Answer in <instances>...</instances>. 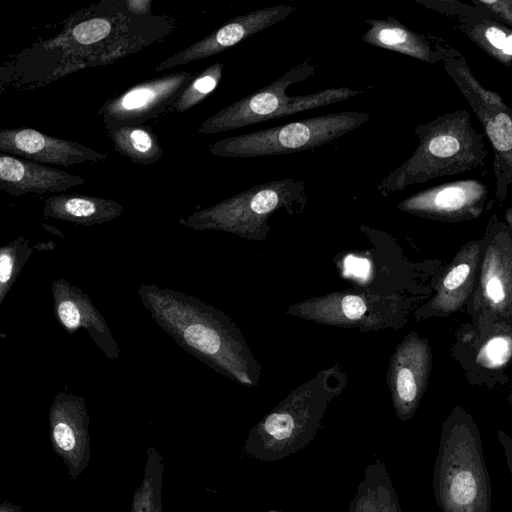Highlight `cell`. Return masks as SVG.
<instances>
[{"instance_id": "6da1fadb", "label": "cell", "mask_w": 512, "mask_h": 512, "mask_svg": "<svg viewBox=\"0 0 512 512\" xmlns=\"http://www.w3.org/2000/svg\"><path fill=\"white\" fill-rule=\"evenodd\" d=\"M138 295L157 325L190 355L242 385L258 383L260 366L241 332L222 311L156 284H141Z\"/></svg>"}, {"instance_id": "7a4b0ae2", "label": "cell", "mask_w": 512, "mask_h": 512, "mask_svg": "<svg viewBox=\"0 0 512 512\" xmlns=\"http://www.w3.org/2000/svg\"><path fill=\"white\" fill-rule=\"evenodd\" d=\"M441 512H491V484L472 417L455 408L443 424L433 470Z\"/></svg>"}, {"instance_id": "3957f363", "label": "cell", "mask_w": 512, "mask_h": 512, "mask_svg": "<svg viewBox=\"0 0 512 512\" xmlns=\"http://www.w3.org/2000/svg\"><path fill=\"white\" fill-rule=\"evenodd\" d=\"M344 383V375L333 368L293 390L251 429L245 454L273 462L304 448L313 440L328 403Z\"/></svg>"}, {"instance_id": "277c9868", "label": "cell", "mask_w": 512, "mask_h": 512, "mask_svg": "<svg viewBox=\"0 0 512 512\" xmlns=\"http://www.w3.org/2000/svg\"><path fill=\"white\" fill-rule=\"evenodd\" d=\"M317 65L311 59L293 66L267 86L246 95L208 117L198 128L201 134H215L270 121L307 110L328 106L363 93L349 87L327 88L312 94L290 96L286 90L312 76Z\"/></svg>"}, {"instance_id": "5b68a950", "label": "cell", "mask_w": 512, "mask_h": 512, "mask_svg": "<svg viewBox=\"0 0 512 512\" xmlns=\"http://www.w3.org/2000/svg\"><path fill=\"white\" fill-rule=\"evenodd\" d=\"M306 202L304 182L285 178L257 184L179 222L194 230H219L262 240L269 231L268 220L276 211H300Z\"/></svg>"}, {"instance_id": "8992f818", "label": "cell", "mask_w": 512, "mask_h": 512, "mask_svg": "<svg viewBox=\"0 0 512 512\" xmlns=\"http://www.w3.org/2000/svg\"><path fill=\"white\" fill-rule=\"evenodd\" d=\"M370 114L343 111L320 115L246 134L226 137L209 146L212 155L254 158L302 152L328 144L367 122Z\"/></svg>"}, {"instance_id": "52a82bcc", "label": "cell", "mask_w": 512, "mask_h": 512, "mask_svg": "<svg viewBox=\"0 0 512 512\" xmlns=\"http://www.w3.org/2000/svg\"><path fill=\"white\" fill-rule=\"evenodd\" d=\"M194 76L191 72L179 71L136 84L108 99L97 115L107 130L142 125L173 108Z\"/></svg>"}, {"instance_id": "ba28073f", "label": "cell", "mask_w": 512, "mask_h": 512, "mask_svg": "<svg viewBox=\"0 0 512 512\" xmlns=\"http://www.w3.org/2000/svg\"><path fill=\"white\" fill-rule=\"evenodd\" d=\"M295 10L296 8L292 5L280 4L234 17L205 38L166 58L154 70L161 72L219 54L283 21Z\"/></svg>"}, {"instance_id": "9c48e42d", "label": "cell", "mask_w": 512, "mask_h": 512, "mask_svg": "<svg viewBox=\"0 0 512 512\" xmlns=\"http://www.w3.org/2000/svg\"><path fill=\"white\" fill-rule=\"evenodd\" d=\"M428 342L415 334L407 336L393 354L387 383L397 416L411 419L426 391L431 369Z\"/></svg>"}, {"instance_id": "30bf717a", "label": "cell", "mask_w": 512, "mask_h": 512, "mask_svg": "<svg viewBox=\"0 0 512 512\" xmlns=\"http://www.w3.org/2000/svg\"><path fill=\"white\" fill-rule=\"evenodd\" d=\"M0 152L41 164L68 167L81 163L106 160L101 153L75 141L53 137L32 128L0 130Z\"/></svg>"}, {"instance_id": "8fae6325", "label": "cell", "mask_w": 512, "mask_h": 512, "mask_svg": "<svg viewBox=\"0 0 512 512\" xmlns=\"http://www.w3.org/2000/svg\"><path fill=\"white\" fill-rule=\"evenodd\" d=\"M51 292L55 318L68 334L83 328L106 357L112 360L119 357V346L112 331L84 291L60 278L52 282Z\"/></svg>"}, {"instance_id": "7c38bea8", "label": "cell", "mask_w": 512, "mask_h": 512, "mask_svg": "<svg viewBox=\"0 0 512 512\" xmlns=\"http://www.w3.org/2000/svg\"><path fill=\"white\" fill-rule=\"evenodd\" d=\"M84 178L31 160L1 153L0 189L12 196L64 192Z\"/></svg>"}, {"instance_id": "4fadbf2b", "label": "cell", "mask_w": 512, "mask_h": 512, "mask_svg": "<svg viewBox=\"0 0 512 512\" xmlns=\"http://www.w3.org/2000/svg\"><path fill=\"white\" fill-rule=\"evenodd\" d=\"M123 205L115 200L91 195L55 194L44 202L45 217L83 226L103 224L119 217Z\"/></svg>"}, {"instance_id": "5bb4252c", "label": "cell", "mask_w": 512, "mask_h": 512, "mask_svg": "<svg viewBox=\"0 0 512 512\" xmlns=\"http://www.w3.org/2000/svg\"><path fill=\"white\" fill-rule=\"evenodd\" d=\"M479 248L471 245L463 248L442 278L432 309L440 313H450L459 309L466 301L473 287L478 263Z\"/></svg>"}, {"instance_id": "9a60e30c", "label": "cell", "mask_w": 512, "mask_h": 512, "mask_svg": "<svg viewBox=\"0 0 512 512\" xmlns=\"http://www.w3.org/2000/svg\"><path fill=\"white\" fill-rule=\"evenodd\" d=\"M349 512H402L384 464L374 463L367 466Z\"/></svg>"}, {"instance_id": "2e32d148", "label": "cell", "mask_w": 512, "mask_h": 512, "mask_svg": "<svg viewBox=\"0 0 512 512\" xmlns=\"http://www.w3.org/2000/svg\"><path fill=\"white\" fill-rule=\"evenodd\" d=\"M482 300L493 310L502 311L512 301V266L500 248L490 247L484 256L479 288Z\"/></svg>"}, {"instance_id": "e0dca14e", "label": "cell", "mask_w": 512, "mask_h": 512, "mask_svg": "<svg viewBox=\"0 0 512 512\" xmlns=\"http://www.w3.org/2000/svg\"><path fill=\"white\" fill-rule=\"evenodd\" d=\"M107 131L115 151L134 163L151 165L164 154L157 135L147 126H122Z\"/></svg>"}, {"instance_id": "ac0fdd59", "label": "cell", "mask_w": 512, "mask_h": 512, "mask_svg": "<svg viewBox=\"0 0 512 512\" xmlns=\"http://www.w3.org/2000/svg\"><path fill=\"white\" fill-rule=\"evenodd\" d=\"M365 22L369 28L362 35L364 43L418 58L426 57V48L419 37L393 17L366 19Z\"/></svg>"}, {"instance_id": "d6986e66", "label": "cell", "mask_w": 512, "mask_h": 512, "mask_svg": "<svg viewBox=\"0 0 512 512\" xmlns=\"http://www.w3.org/2000/svg\"><path fill=\"white\" fill-rule=\"evenodd\" d=\"M29 244V239L19 236L0 247V304L4 302L36 247Z\"/></svg>"}, {"instance_id": "ffe728a7", "label": "cell", "mask_w": 512, "mask_h": 512, "mask_svg": "<svg viewBox=\"0 0 512 512\" xmlns=\"http://www.w3.org/2000/svg\"><path fill=\"white\" fill-rule=\"evenodd\" d=\"M223 68L224 64L214 63L196 74L175 102L173 109L183 113L202 102L219 85Z\"/></svg>"}, {"instance_id": "44dd1931", "label": "cell", "mask_w": 512, "mask_h": 512, "mask_svg": "<svg viewBox=\"0 0 512 512\" xmlns=\"http://www.w3.org/2000/svg\"><path fill=\"white\" fill-rule=\"evenodd\" d=\"M512 355V339L499 335L492 337L481 349L479 360L486 367H498L505 364Z\"/></svg>"}, {"instance_id": "7402d4cb", "label": "cell", "mask_w": 512, "mask_h": 512, "mask_svg": "<svg viewBox=\"0 0 512 512\" xmlns=\"http://www.w3.org/2000/svg\"><path fill=\"white\" fill-rule=\"evenodd\" d=\"M111 24L104 18H92L76 25L72 30L73 39L80 44H92L110 34Z\"/></svg>"}, {"instance_id": "603a6c76", "label": "cell", "mask_w": 512, "mask_h": 512, "mask_svg": "<svg viewBox=\"0 0 512 512\" xmlns=\"http://www.w3.org/2000/svg\"><path fill=\"white\" fill-rule=\"evenodd\" d=\"M487 132L498 150L508 151L512 148V121L505 113H499L487 124Z\"/></svg>"}, {"instance_id": "cb8c5ba5", "label": "cell", "mask_w": 512, "mask_h": 512, "mask_svg": "<svg viewBox=\"0 0 512 512\" xmlns=\"http://www.w3.org/2000/svg\"><path fill=\"white\" fill-rule=\"evenodd\" d=\"M428 152L435 157H449L459 150L458 140L450 135H438L432 137L427 143Z\"/></svg>"}, {"instance_id": "d4e9b609", "label": "cell", "mask_w": 512, "mask_h": 512, "mask_svg": "<svg viewBox=\"0 0 512 512\" xmlns=\"http://www.w3.org/2000/svg\"><path fill=\"white\" fill-rule=\"evenodd\" d=\"M498 439L502 445L506 463L512 478V438L503 431H498Z\"/></svg>"}, {"instance_id": "484cf974", "label": "cell", "mask_w": 512, "mask_h": 512, "mask_svg": "<svg viewBox=\"0 0 512 512\" xmlns=\"http://www.w3.org/2000/svg\"><path fill=\"white\" fill-rule=\"evenodd\" d=\"M486 37L494 47L498 49H503L506 40V35L502 30L496 27H490L486 31Z\"/></svg>"}, {"instance_id": "4316f807", "label": "cell", "mask_w": 512, "mask_h": 512, "mask_svg": "<svg viewBox=\"0 0 512 512\" xmlns=\"http://www.w3.org/2000/svg\"><path fill=\"white\" fill-rule=\"evenodd\" d=\"M126 4L128 9L135 14L144 15L151 10V1L149 0H131Z\"/></svg>"}, {"instance_id": "83f0119b", "label": "cell", "mask_w": 512, "mask_h": 512, "mask_svg": "<svg viewBox=\"0 0 512 512\" xmlns=\"http://www.w3.org/2000/svg\"><path fill=\"white\" fill-rule=\"evenodd\" d=\"M503 52L508 55H512V35L506 37Z\"/></svg>"}]
</instances>
